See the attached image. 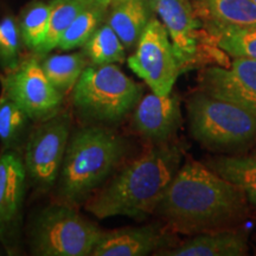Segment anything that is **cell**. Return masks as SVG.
Masks as SVG:
<instances>
[{
    "instance_id": "1",
    "label": "cell",
    "mask_w": 256,
    "mask_h": 256,
    "mask_svg": "<svg viewBox=\"0 0 256 256\" xmlns=\"http://www.w3.org/2000/svg\"><path fill=\"white\" fill-rule=\"evenodd\" d=\"M171 232L188 235L232 228L248 216L241 188L188 159L176 172L154 211Z\"/></svg>"
},
{
    "instance_id": "2",
    "label": "cell",
    "mask_w": 256,
    "mask_h": 256,
    "mask_svg": "<svg viewBox=\"0 0 256 256\" xmlns=\"http://www.w3.org/2000/svg\"><path fill=\"white\" fill-rule=\"evenodd\" d=\"M182 159L180 144H152L104 186L94 191L84 200L86 210L100 220L116 216L146 218L154 214Z\"/></svg>"
},
{
    "instance_id": "3",
    "label": "cell",
    "mask_w": 256,
    "mask_h": 256,
    "mask_svg": "<svg viewBox=\"0 0 256 256\" xmlns=\"http://www.w3.org/2000/svg\"><path fill=\"white\" fill-rule=\"evenodd\" d=\"M126 152V142L101 126L83 127L70 136L60 171V196L66 204L86 200L101 186Z\"/></svg>"
},
{
    "instance_id": "4",
    "label": "cell",
    "mask_w": 256,
    "mask_h": 256,
    "mask_svg": "<svg viewBox=\"0 0 256 256\" xmlns=\"http://www.w3.org/2000/svg\"><path fill=\"white\" fill-rule=\"evenodd\" d=\"M192 138L214 151H238L256 142V116L232 102L200 92L186 104Z\"/></svg>"
},
{
    "instance_id": "5",
    "label": "cell",
    "mask_w": 256,
    "mask_h": 256,
    "mask_svg": "<svg viewBox=\"0 0 256 256\" xmlns=\"http://www.w3.org/2000/svg\"><path fill=\"white\" fill-rule=\"evenodd\" d=\"M140 98L142 87L115 64H89L72 89L76 110L95 122H118Z\"/></svg>"
},
{
    "instance_id": "6",
    "label": "cell",
    "mask_w": 256,
    "mask_h": 256,
    "mask_svg": "<svg viewBox=\"0 0 256 256\" xmlns=\"http://www.w3.org/2000/svg\"><path fill=\"white\" fill-rule=\"evenodd\" d=\"M102 234L70 204L42 210L31 228L32 252L42 256H88Z\"/></svg>"
},
{
    "instance_id": "7",
    "label": "cell",
    "mask_w": 256,
    "mask_h": 256,
    "mask_svg": "<svg viewBox=\"0 0 256 256\" xmlns=\"http://www.w3.org/2000/svg\"><path fill=\"white\" fill-rule=\"evenodd\" d=\"M132 72L147 83L156 95L172 92L178 76L183 72L164 25L151 17L136 46V51L127 60Z\"/></svg>"
},
{
    "instance_id": "8",
    "label": "cell",
    "mask_w": 256,
    "mask_h": 256,
    "mask_svg": "<svg viewBox=\"0 0 256 256\" xmlns=\"http://www.w3.org/2000/svg\"><path fill=\"white\" fill-rule=\"evenodd\" d=\"M72 119L66 112H58L42 121L28 136L23 162L28 177L42 188H50L60 176L70 139Z\"/></svg>"
},
{
    "instance_id": "9",
    "label": "cell",
    "mask_w": 256,
    "mask_h": 256,
    "mask_svg": "<svg viewBox=\"0 0 256 256\" xmlns=\"http://www.w3.org/2000/svg\"><path fill=\"white\" fill-rule=\"evenodd\" d=\"M2 92L23 110L31 121L50 119L60 112L63 94L54 87L37 58L20 60L0 76Z\"/></svg>"
},
{
    "instance_id": "10",
    "label": "cell",
    "mask_w": 256,
    "mask_h": 256,
    "mask_svg": "<svg viewBox=\"0 0 256 256\" xmlns=\"http://www.w3.org/2000/svg\"><path fill=\"white\" fill-rule=\"evenodd\" d=\"M202 90L232 102L256 116V60L234 57L229 68L211 66L200 76Z\"/></svg>"
},
{
    "instance_id": "11",
    "label": "cell",
    "mask_w": 256,
    "mask_h": 256,
    "mask_svg": "<svg viewBox=\"0 0 256 256\" xmlns=\"http://www.w3.org/2000/svg\"><path fill=\"white\" fill-rule=\"evenodd\" d=\"M146 2L168 31L182 70L188 68L198 57L200 28L190 2L146 0Z\"/></svg>"
},
{
    "instance_id": "12",
    "label": "cell",
    "mask_w": 256,
    "mask_h": 256,
    "mask_svg": "<svg viewBox=\"0 0 256 256\" xmlns=\"http://www.w3.org/2000/svg\"><path fill=\"white\" fill-rule=\"evenodd\" d=\"M182 124L177 95L147 94L134 107L133 130L152 144L171 142Z\"/></svg>"
},
{
    "instance_id": "13",
    "label": "cell",
    "mask_w": 256,
    "mask_h": 256,
    "mask_svg": "<svg viewBox=\"0 0 256 256\" xmlns=\"http://www.w3.org/2000/svg\"><path fill=\"white\" fill-rule=\"evenodd\" d=\"M168 228L145 226L102 232L92 249L94 256H145L160 252L171 244Z\"/></svg>"
},
{
    "instance_id": "14",
    "label": "cell",
    "mask_w": 256,
    "mask_h": 256,
    "mask_svg": "<svg viewBox=\"0 0 256 256\" xmlns=\"http://www.w3.org/2000/svg\"><path fill=\"white\" fill-rule=\"evenodd\" d=\"M26 170L12 150L0 156V236L18 220L25 194Z\"/></svg>"
},
{
    "instance_id": "15",
    "label": "cell",
    "mask_w": 256,
    "mask_h": 256,
    "mask_svg": "<svg viewBox=\"0 0 256 256\" xmlns=\"http://www.w3.org/2000/svg\"><path fill=\"white\" fill-rule=\"evenodd\" d=\"M247 254V234L232 228L198 234L177 247L156 252V255L162 256H243Z\"/></svg>"
},
{
    "instance_id": "16",
    "label": "cell",
    "mask_w": 256,
    "mask_h": 256,
    "mask_svg": "<svg viewBox=\"0 0 256 256\" xmlns=\"http://www.w3.org/2000/svg\"><path fill=\"white\" fill-rule=\"evenodd\" d=\"M150 12L146 0H126L110 5L106 23L115 31L126 49H132L151 18Z\"/></svg>"
},
{
    "instance_id": "17",
    "label": "cell",
    "mask_w": 256,
    "mask_h": 256,
    "mask_svg": "<svg viewBox=\"0 0 256 256\" xmlns=\"http://www.w3.org/2000/svg\"><path fill=\"white\" fill-rule=\"evenodd\" d=\"M206 166L238 185L256 209V156H220L210 160Z\"/></svg>"
},
{
    "instance_id": "18",
    "label": "cell",
    "mask_w": 256,
    "mask_h": 256,
    "mask_svg": "<svg viewBox=\"0 0 256 256\" xmlns=\"http://www.w3.org/2000/svg\"><path fill=\"white\" fill-rule=\"evenodd\" d=\"M40 66L54 87L64 95L72 90L83 70L89 66V60L83 51H80L48 56Z\"/></svg>"
},
{
    "instance_id": "19",
    "label": "cell",
    "mask_w": 256,
    "mask_h": 256,
    "mask_svg": "<svg viewBox=\"0 0 256 256\" xmlns=\"http://www.w3.org/2000/svg\"><path fill=\"white\" fill-rule=\"evenodd\" d=\"M212 24L256 26V5L250 0H200Z\"/></svg>"
},
{
    "instance_id": "20",
    "label": "cell",
    "mask_w": 256,
    "mask_h": 256,
    "mask_svg": "<svg viewBox=\"0 0 256 256\" xmlns=\"http://www.w3.org/2000/svg\"><path fill=\"white\" fill-rule=\"evenodd\" d=\"M82 48L89 64L94 66L122 63L126 60V48L107 23H102L96 28Z\"/></svg>"
},
{
    "instance_id": "21",
    "label": "cell",
    "mask_w": 256,
    "mask_h": 256,
    "mask_svg": "<svg viewBox=\"0 0 256 256\" xmlns=\"http://www.w3.org/2000/svg\"><path fill=\"white\" fill-rule=\"evenodd\" d=\"M212 34L217 46L228 55L256 60V26L214 24Z\"/></svg>"
},
{
    "instance_id": "22",
    "label": "cell",
    "mask_w": 256,
    "mask_h": 256,
    "mask_svg": "<svg viewBox=\"0 0 256 256\" xmlns=\"http://www.w3.org/2000/svg\"><path fill=\"white\" fill-rule=\"evenodd\" d=\"M51 12V2L36 0L23 10L19 20L22 42L28 49L38 51L46 37Z\"/></svg>"
},
{
    "instance_id": "23",
    "label": "cell",
    "mask_w": 256,
    "mask_h": 256,
    "mask_svg": "<svg viewBox=\"0 0 256 256\" xmlns=\"http://www.w3.org/2000/svg\"><path fill=\"white\" fill-rule=\"evenodd\" d=\"M83 0H51V12L46 37L37 54L44 55L56 49L69 25L83 8H87Z\"/></svg>"
},
{
    "instance_id": "24",
    "label": "cell",
    "mask_w": 256,
    "mask_h": 256,
    "mask_svg": "<svg viewBox=\"0 0 256 256\" xmlns=\"http://www.w3.org/2000/svg\"><path fill=\"white\" fill-rule=\"evenodd\" d=\"M31 119L19 106L0 95V142L5 151H10L23 142Z\"/></svg>"
},
{
    "instance_id": "25",
    "label": "cell",
    "mask_w": 256,
    "mask_h": 256,
    "mask_svg": "<svg viewBox=\"0 0 256 256\" xmlns=\"http://www.w3.org/2000/svg\"><path fill=\"white\" fill-rule=\"evenodd\" d=\"M107 11V8L98 6H87L83 8L63 34L57 48L68 51L84 46L96 28L104 22Z\"/></svg>"
},
{
    "instance_id": "26",
    "label": "cell",
    "mask_w": 256,
    "mask_h": 256,
    "mask_svg": "<svg viewBox=\"0 0 256 256\" xmlns=\"http://www.w3.org/2000/svg\"><path fill=\"white\" fill-rule=\"evenodd\" d=\"M20 32L11 16L0 20V66L14 69L20 62Z\"/></svg>"
},
{
    "instance_id": "27",
    "label": "cell",
    "mask_w": 256,
    "mask_h": 256,
    "mask_svg": "<svg viewBox=\"0 0 256 256\" xmlns=\"http://www.w3.org/2000/svg\"><path fill=\"white\" fill-rule=\"evenodd\" d=\"M88 6H98V8H107L112 4V0H83Z\"/></svg>"
},
{
    "instance_id": "28",
    "label": "cell",
    "mask_w": 256,
    "mask_h": 256,
    "mask_svg": "<svg viewBox=\"0 0 256 256\" xmlns=\"http://www.w3.org/2000/svg\"><path fill=\"white\" fill-rule=\"evenodd\" d=\"M126 2V0H112V4H116V2Z\"/></svg>"
},
{
    "instance_id": "29",
    "label": "cell",
    "mask_w": 256,
    "mask_h": 256,
    "mask_svg": "<svg viewBox=\"0 0 256 256\" xmlns=\"http://www.w3.org/2000/svg\"><path fill=\"white\" fill-rule=\"evenodd\" d=\"M250 2H254V4L256 5V0H250Z\"/></svg>"
},
{
    "instance_id": "30",
    "label": "cell",
    "mask_w": 256,
    "mask_h": 256,
    "mask_svg": "<svg viewBox=\"0 0 256 256\" xmlns=\"http://www.w3.org/2000/svg\"><path fill=\"white\" fill-rule=\"evenodd\" d=\"M255 156H256V154H255Z\"/></svg>"
}]
</instances>
